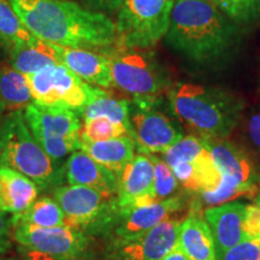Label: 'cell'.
I'll return each mask as SVG.
<instances>
[{
  "label": "cell",
  "instance_id": "39",
  "mask_svg": "<svg viewBox=\"0 0 260 260\" xmlns=\"http://www.w3.org/2000/svg\"><path fill=\"white\" fill-rule=\"evenodd\" d=\"M4 106H3V104L2 103H0V115H2V113H3V111H4Z\"/></svg>",
  "mask_w": 260,
  "mask_h": 260
},
{
  "label": "cell",
  "instance_id": "36",
  "mask_svg": "<svg viewBox=\"0 0 260 260\" xmlns=\"http://www.w3.org/2000/svg\"><path fill=\"white\" fill-rule=\"evenodd\" d=\"M27 249V248H25ZM27 253H25L24 258L21 260H54L53 258H51L50 255L44 254V253L37 252V251H30V249H27Z\"/></svg>",
  "mask_w": 260,
  "mask_h": 260
},
{
  "label": "cell",
  "instance_id": "5",
  "mask_svg": "<svg viewBox=\"0 0 260 260\" xmlns=\"http://www.w3.org/2000/svg\"><path fill=\"white\" fill-rule=\"evenodd\" d=\"M204 142L220 174L216 189L199 194L205 205L218 206L258 191L260 175L248 154L226 139L204 140Z\"/></svg>",
  "mask_w": 260,
  "mask_h": 260
},
{
  "label": "cell",
  "instance_id": "24",
  "mask_svg": "<svg viewBox=\"0 0 260 260\" xmlns=\"http://www.w3.org/2000/svg\"><path fill=\"white\" fill-rule=\"evenodd\" d=\"M130 106L132 103L128 100L118 99L103 88L94 87L88 104L80 115L82 116L83 121H88L95 117H107L117 123L124 124L130 132Z\"/></svg>",
  "mask_w": 260,
  "mask_h": 260
},
{
  "label": "cell",
  "instance_id": "35",
  "mask_svg": "<svg viewBox=\"0 0 260 260\" xmlns=\"http://www.w3.org/2000/svg\"><path fill=\"white\" fill-rule=\"evenodd\" d=\"M161 260H189V259H188V256L184 254L183 251H182L180 247L176 246L170 253H169V254L165 255Z\"/></svg>",
  "mask_w": 260,
  "mask_h": 260
},
{
  "label": "cell",
  "instance_id": "17",
  "mask_svg": "<svg viewBox=\"0 0 260 260\" xmlns=\"http://www.w3.org/2000/svg\"><path fill=\"white\" fill-rule=\"evenodd\" d=\"M246 206L241 203H225L205 210L204 217L212 232L217 256L243 240Z\"/></svg>",
  "mask_w": 260,
  "mask_h": 260
},
{
  "label": "cell",
  "instance_id": "3",
  "mask_svg": "<svg viewBox=\"0 0 260 260\" xmlns=\"http://www.w3.org/2000/svg\"><path fill=\"white\" fill-rule=\"evenodd\" d=\"M168 98L175 117L204 140L226 139L239 124L243 110L239 98L194 83L175 84Z\"/></svg>",
  "mask_w": 260,
  "mask_h": 260
},
{
  "label": "cell",
  "instance_id": "19",
  "mask_svg": "<svg viewBox=\"0 0 260 260\" xmlns=\"http://www.w3.org/2000/svg\"><path fill=\"white\" fill-rule=\"evenodd\" d=\"M177 246L189 260H217L216 245L209 223L193 207L178 229Z\"/></svg>",
  "mask_w": 260,
  "mask_h": 260
},
{
  "label": "cell",
  "instance_id": "4",
  "mask_svg": "<svg viewBox=\"0 0 260 260\" xmlns=\"http://www.w3.org/2000/svg\"><path fill=\"white\" fill-rule=\"evenodd\" d=\"M0 168L18 171L39 189L61 183L64 168L58 167L32 136L23 111L10 112L0 123Z\"/></svg>",
  "mask_w": 260,
  "mask_h": 260
},
{
  "label": "cell",
  "instance_id": "21",
  "mask_svg": "<svg viewBox=\"0 0 260 260\" xmlns=\"http://www.w3.org/2000/svg\"><path fill=\"white\" fill-rule=\"evenodd\" d=\"M135 147L134 140L129 135L105 141H90L80 135L81 151L86 152L96 162L112 171L117 177L135 157Z\"/></svg>",
  "mask_w": 260,
  "mask_h": 260
},
{
  "label": "cell",
  "instance_id": "11",
  "mask_svg": "<svg viewBox=\"0 0 260 260\" xmlns=\"http://www.w3.org/2000/svg\"><path fill=\"white\" fill-rule=\"evenodd\" d=\"M53 199L63 211L65 225L79 230L110 223L116 209V195L84 186L54 188Z\"/></svg>",
  "mask_w": 260,
  "mask_h": 260
},
{
  "label": "cell",
  "instance_id": "10",
  "mask_svg": "<svg viewBox=\"0 0 260 260\" xmlns=\"http://www.w3.org/2000/svg\"><path fill=\"white\" fill-rule=\"evenodd\" d=\"M157 100L133 102L130 106V136L142 154L164 153L183 138L177 123L157 109Z\"/></svg>",
  "mask_w": 260,
  "mask_h": 260
},
{
  "label": "cell",
  "instance_id": "23",
  "mask_svg": "<svg viewBox=\"0 0 260 260\" xmlns=\"http://www.w3.org/2000/svg\"><path fill=\"white\" fill-rule=\"evenodd\" d=\"M0 103L10 112L23 111L34 103L27 75L12 67L0 69Z\"/></svg>",
  "mask_w": 260,
  "mask_h": 260
},
{
  "label": "cell",
  "instance_id": "13",
  "mask_svg": "<svg viewBox=\"0 0 260 260\" xmlns=\"http://www.w3.org/2000/svg\"><path fill=\"white\" fill-rule=\"evenodd\" d=\"M184 207L180 195L169 199L136 206L125 212L113 213L110 224H113L115 243H122L144 235L158 224L174 216Z\"/></svg>",
  "mask_w": 260,
  "mask_h": 260
},
{
  "label": "cell",
  "instance_id": "14",
  "mask_svg": "<svg viewBox=\"0 0 260 260\" xmlns=\"http://www.w3.org/2000/svg\"><path fill=\"white\" fill-rule=\"evenodd\" d=\"M182 220L174 214L140 237L113 243L115 260H161L177 246Z\"/></svg>",
  "mask_w": 260,
  "mask_h": 260
},
{
  "label": "cell",
  "instance_id": "26",
  "mask_svg": "<svg viewBox=\"0 0 260 260\" xmlns=\"http://www.w3.org/2000/svg\"><path fill=\"white\" fill-rule=\"evenodd\" d=\"M0 35L11 45L28 44L37 39L22 23L8 0H0Z\"/></svg>",
  "mask_w": 260,
  "mask_h": 260
},
{
  "label": "cell",
  "instance_id": "27",
  "mask_svg": "<svg viewBox=\"0 0 260 260\" xmlns=\"http://www.w3.org/2000/svg\"><path fill=\"white\" fill-rule=\"evenodd\" d=\"M154 167V181L152 186L149 200L151 203L161 201L172 197L177 189L178 181L170 167L155 154H147Z\"/></svg>",
  "mask_w": 260,
  "mask_h": 260
},
{
  "label": "cell",
  "instance_id": "37",
  "mask_svg": "<svg viewBox=\"0 0 260 260\" xmlns=\"http://www.w3.org/2000/svg\"><path fill=\"white\" fill-rule=\"evenodd\" d=\"M11 46L12 45L10 44L8 40H5L2 35H0V56H3L5 52H10V50H11Z\"/></svg>",
  "mask_w": 260,
  "mask_h": 260
},
{
  "label": "cell",
  "instance_id": "33",
  "mask_svg": "<svg viewBox=\"0 0 260 260\" xmlns=\"http://www.w3.org/2000/svg\"><path fill=\"white\" fill-rule=\"evenodd\" d=\"M12 222L6 218L5 212L0 210V258L10 248V228Z\"/></svg>",
  "mask_w": 260,
  "mask_h": 260
},
{
  "label": "cell",
  "instance_id": "20",
  "mask_svg": "<svg viewBox=\"0 0 260 260\" xmlns=\"http://www.w3.org/2000/svg\"><path fill=\"white\" fill-rule=\"evenodd\" d=\"M39 187L24 175L10 168H0V210L21 214L34 204Z\"/></svg>",
  "mask_w": 260,
  "mask_h": 260
},
{
  "label": "cell",
  "instance_id": "8",
  "mask_svg": "<svg viewBox=\"0 0 260 260\" xmlns=\"http://www.w3.org/2000/svg\"><path fill=\"white\" fill-rule=\"evenodd\" d=\"M23 112L32 136L56 162L80 149L82 125L77 112L37 103H31Z\"/></svg>",
  "mask_w": 260,
  "mask_h": 260
},
{
  "label": "cell",
  "instance_id": "25",
  "mask_svg": "<svg viewBox=\"0 0 260 260\" xmlns=\"http://www.w3.org/2000/svg\"><path fill=\"white\" fill-rule=\"evenodd\" d=\"M11 222L12 225L27 224L39 228H56L65 225V216L53 198L45 197L35 200L23 213L15 214Z\"/></svg>",
  "mask_w": 260,
  "mask_h": 260
},
{
  "label": "cell",
  "instance_id": "18",
  "mask_svg": "<svg viewBox=\"0 0 260 260\" xmlns=\"http://www.w3.org/2000/svg\"><path fill=\"white\" fill-rule=\"evenodd\" d=\"M64 175L70 186H84L117 195L118 177L81 149L69 155L64 165Z\"/></svg>",
  "mask_w": 260,
  "mask_h": 260
},
{
  "label": "cell",
  "instance_id": "9",
  "mask_svg": "<svg viewBox=\"0 0 260 260\" xmlns=\"http://www.w3.org/2000/svg\"><path fill=\"white\" fill-rule=\"evenodd\" d=\"M27 77L34 103L64 107L79 115L88 104L94 89L63 64L50 65Z\"/></svg>",
  "mask_w": 260,
  "mask_h": 260
},
{
  "label": "cell",
  "instance_id": "32",
  "mask_svg": "<svg viewBox=\"0 0 260 260\" xmlns=\"http://www.w3.org/2000/svg\"><path fill=\"white\" fill-rule=\"evenodd\" d=\"M124 0H76L83 9L104 15H113L119 11Z\"/></svg>",
  "mask_w": 260,
  "mask_h": 260
},
{
  "label": "cell",
  "instance_id": "29",
  "mask_svg": "<svg viewBox=\"0 0 260 260\" xmlns=\"http://www.w3.org/2000/svg\"><path fill=\"white\" fill-rule=\"evenodd\" d=\"M236 24H246L260 15V0H210Z\"/></svg>",
  "mask_w": 260,
  "mask_h": 260
},
{
  "label": "cell",
  "instance_id": "34",
  "mask_svg": "<svg viewBox=\"0 0 260 260\" xmlns=\"http://www.w3.org/2000/svg\"><path fill=\"white\" fill-rule=\"evenodd\" d=\"M247 134L252 144L260 149V113L249 118L247 123Z\"/></svg>",
  "mask_w": 260,
  "mask_h": 260
},
{
  "label": "cell",
  "instance_id": "16",
  "mask_svg": "<svg viewBox=\"0 0 260 260\" xmlns=\"http://www.w3.org/2000/svg\"><path fill=\"white\" fill-rule=\"evenodd\" d=\"M52 45L58 52L60 63L84 82L94 84L99 88L112 87L111 68L106 53H98L84 48L60 46L56 44Z\"/></svg>",
  "mask_w": 260,
  "mask_h": 260
},
{
  "label": "cell",
  "instance_id": "28",
  "mask_svg": "<svg viewBox=\"0 0 260 260\" xmlns=\"http://www.w3.org/2000/svg\"><path fill=\"white\" fill-rule=\"evenodd\" d=\"M80 135L90 141H105L126 135L130 136V132L122 123H117L107 117H95L83 121Z\"/></svg>",
  "mask_w": 260,
  "mask_h": 260
},
{
  "label": "cell",
  "instance_id": "22",
  "mask_svg": "<svg viewBox=\"0 0 260 260\" xmlns=\"http://www.w3.org/2000/svg\"><path fill=\"white\" fill-rule=\"evenodd\" d=\"M10 58L12 68L24 75L35 74L50 65L61 64L53 45L38 38L28 44L12 45Z\"/></svg>",
  "mask_w": 260,
  "mask_h": 260
},
{
  "label": "cell",
  "instance_id": "12",
  "mask_svg": "<svg viewBox=\"0 0 260 260\" xmlns=\"http://www.w3.org/2000/svg\"><path fill=\"white\" fill-rule=\"evenodd\" d=\"M14 239L23 248L50 255L54 260H76L87 247V237L82 230L63 225L39 228L17 224L14 225Z\"/></svg>",
  "mask_w": 260,
  "mask_h": 260
},
{
  "label": "cell",
  "instance_id": "31",
  "mask_svg": "<svg viewBox=\"0 0 260 260\" xmlns=\"http://www.w3.org/2000/svg\"><path fill=\"white\" fill-rule=\"evenodd\" d=\"M243 239L260 241V206L247 205L243 218Z\"/></svg>",
  "mask_w": 260,
  "mask_h": 260
},
{
  "label": "cell",
  "instance_id": "38",
  "mask_svg": "<svg viewBox=\"0 0 260 260\" xmlns=\"http://www.w3.org/2000/svg\"><path fill=\"white\" fill-rule=\"evenodd\" d=\"M255 204L259 205L260 206V190L256 193V197H255Z\"/></svg>",
  "mask_w": 260,
  "mask_h": 260
},
{
  "label": "cell",
  "instance_id": "6",
  "mask_svg": "<svg viewBox=\"0 0 260 260\" xmlns=\"http://www.w3.org/2000/svg\"><path fill=\"white\" fill-rule=\"evenodd\" d=\"M176 0H124L117 12V46L148 50L167 35Z\"/></svg>",
  "mask_w": 260,
  "mask_h": 260
},
{
  "label": "cell",
  "instance_id": "15",
  "mask_svg": "<svg viewBox=\"0 0 260 260\" xmlns=\"http://www.w3.org/2000/svg\"><path fill=\"white\" fill-rule=\"evenodd\" d=\"M154 181V167L147 154L133 158L118 176L116 209L113 213L125 212L136 206L149 204V194Z\"/></svg>",
  "mask_w": 260,
  "mask_h": 260
},
{
  "label": "cell",
  "instance_id": "2",
  "mask_svg": "<svg viewBox=\"0 0 260 260\" xmlns=\"http://www.w3.org/2000/svg\"><path fill=\"white\" fill-rule=\"evenodd\" d=\"M237 34V24L210 0H176L164 38L186 59L211 64L232 52Z\"/></svg>",
  "mask_w": 260,
  "mask_h": 260
},
{
  "label": "cell",
  "instance_id": "1",
  "mask_svg": "<svg viewBox=\"0 0 260 260\" xmlns=\"http://www.w3.org/2000/svg\"><path fill=\"white\" fill-rule=\"evenodd\" d=\"M29 31L40 40L84 50L117 46L116 23L106 15L69 0H9Z\"/></svg>",
  "mask_w": 260,
  "mask_h": 260
},
{
  "label": "cell",
  "instance_id": "30",
  "mask_svg": "<svg viewBox=\"0 0 260 260\" xmlns=\"http://www.w3.org/2000/svg\"><path fill=\"white\" fill-rule=\"evenodd\" d=\"M217 260H260V241L243 239L217 256Z\"/></svg>",
  "mask_w": 260,
  "mask_h": 260
},
{
  "label": "cell",
  "instance_id": "7",
  "mask_svg": "<svg viewBox=\"0 0 260 260\" xmlns=\"http://www.w3.org/2000/svg\"><path fill=\"white\" fill-rule=\"evenodd\" d=\"M112 86L133 96V102L157 100L170 84L164 68L154 54L139 48H122L107 52Z\"/></svg>",
  "mask_w": 260,
  "mask_h": 260
}]
</instances>
